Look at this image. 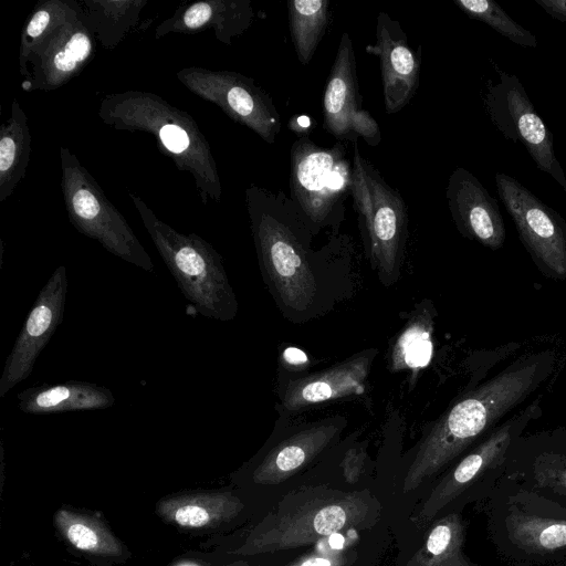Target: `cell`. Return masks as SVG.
<instances>
[{
    "instance_id": "1",
    "label": "cell",
    "mask_w": 566,
    "mask_h": 566,
    "mask_svg": "<svg viewBox=\"0 0 566 566\" xmlns=\"http://www.w3.org/2000/svg\"><path fill=\"white\" fill-rule=\"evenodd\" d=\"M548 358L535 355L511 365L454 403L422 442L403 480V492L417 489L482 437L542 382Z\"/></svg>"
},
{
    "instance_id": "2",
    "label": "cell",
    "mask_w": 566,
    "mask_h": 566,
    "mask_svg": "<svg viewBox=\"0 0 566 566\" xmlns=\"http://www.w3.org/2000/svg\"><path fill=\"white\" fill-rule=\"evenodd\" d=\"M486 528L507 566L566 563V506L503 476L486 499Z\"/></svg>"
},
{
    "instance_id": "3",
    "label": "cell",
    "mask_w": 566,
    "mask_h": 566,
    "mask_svg": "<svg viewBox=\"0 0 566 566\" xmlns=\"http://www.w3.org/2000/svg\"><path fill=\"white\" fill-rule=\"evenodd\" d=\"M247 193L262 268L282 303L303 312L316 295L315 277L301 239L307 218L282 191L253 186Z\"/></svg>"
},
{
    "instance_id": "4",
    "label": "cell",
    "mask_w": 566,
    "mask_h": 566,
    "mask_svg": "<svg viewBox=\"0 0 566 566\" xmlns=\"http://www.w3.org/2000/svg\"><path fill=\"white\" fill-rule=\"evenodd\" d=\"M144 220L178 287L197 312L218 321L232 319L238 303L214 249L197 235L179 234L150 216Z\"/></svg>"
},
{
    "instance_id": "5",
    "label": "cell",
    "mask_w": 566,
    "mask_h": 566,
    "mask_svg": "<svg viewBox=\"0 0 566 566\" xmlns=\"http://www.w3.org/2000/svg\"><path fill=\"white\" fill-rule=\"evenodd\" d=\"M369 511L366 492L316 495L287 512L266 517L234 553L253 555L307 545L365 523Z\"/></svg>"
},
{
    "instance_id": "6",
    "label": "cell",
    "mask_w": 566,
    "mask_h": 566,
    "mask_svg": "<svg viewBox=\"0 0 566 566\" xmlns=\"http://www.w3.org/2000/svg\"><path fill=\"white\" fill-rule=\"evenodd\" d=\"M350 196L374 265L389 277L396 273L407 238L408 210L401 195L353 143Z\"/></svg>"
},
{
    "instance_id": "7",
    "label": "cell",
    "mask_w": 566,
    "mask_h": 566,
    "mask_svg": "<svg viewBox=\"0 0 566 566\" xmlns=\"http://www.w3.org/2000/svg\"><path fill=\"white\" fill-rule=\"evenodd\" d=\"M352 174L353 160L347 157V143L322 147L304 136L291 147L290 197L318 228L342 218L350 195Z\"/></svg>"
},
{
    "instance_id": "8",
    "label": "cell",
    "mask_w": 566,
    "mask_h": 566,
    "mask_svg": "<svg viewBox=\"0 0 566 566\" xmlns=\"http://www.w3.org/2000/svg\"><path fill=\"white\" fill-rule=\"evenodd\" d=\"M533 408L496 427L440 480L419 512L420 525L431 522L460 499L479 501L491 495L504 476L511 446Z\"/></svg>"
},
{
    "instance_id": "9",
    "label": "cell",
    "mask_w": 566,
    "mask_h": 566,
    "mask_svg": "<svg viewBox=\"0 0 566 566\" xmlns=\"http://www.w3.org/2000/svg\"><path fill=\"white\" fill-rule=\"evenodd\" d=\"M484 96L486 112L502 135L521 143L537 168L548 174L565 191L566 176L556 157L553 135L516 75L499 71Z\"/></svg>"
},
{
    "instance_id": "10",
    "label": "cell",
    "mask_w": 566,
    "mask_h": 566,
    "mask_svg": "<svg viewBox=\"0 0 566 566\" xmlns=\"http://www.w3.org/2000/svg\"><path fill=\"white\" fill-rule=\"evenodd\" d=\"M495 185L532 258L548 274L565 279L566 220L515 178L497 172Z\"/></svg>"
},
{
    "instance_id": "11",
    "label": "cell",
    "mask_w": 566,
    "mask_h": 566,
    "mask_svg": "<svg viewBox=\"0 0 566 566\" xmlns=\"http://www.w3.org/2000/svg\"><path fill=\"white\" fill-rule=\"evenodd\" d=\"M323 126L340 143L377 146L381 133L377 120L363 108L352 38L344 32L322 99Z\"/></svg>"
},
{
    "instance_id": "12",
    "label": "cell",
    "mask_w": 566,
    "mask_h": 566,
    "mask_svg": "<svg viewBox=\"0 0 566 566\" xmlns=\"http://www.w3.org/2000/svg\"><path fill=\"white\" fill-rule=\"evenodd\" d=\"M66 291V270L61 265L41 289L7 357L0 377V398L31 375L36 358L62 323Z\"/></svg>"
},
{
    "instance_id": "13",
    "label": "cell",
    "mask_w": 566,
    "mask_h": 566,
    "mask_svg": "<svg viewBox=\"0 0 566 566\" xmlns=\"http://www.w3.org/2000/svg\"><path fill=\"white\" fill-rule=\"evenodd\" d=\"M366 50L379 57L385 111L396 114L411 101L419 86L421 45L413 50L400 23L379 12L376 43Z\"/></svg>"
},
{
    "instance_id": "14",
    "label": "cell",
    "mask_w": 566,
    "mask_h": 566,
    "mask_svg": "<svg viewBox=\"0 0 566 566\" xmlns=\"http://www.w3.org/2000/svg\"><path fill=\"white\" fill-rule=\"evenodd\" d=\"M446 198L462 235L491 250L504 244L505 226L499 203L472 172L457 167L448 179Z\"/></svg>"
},
{
    "instance_id": "15",
    "label": "cell",
    "mask_w": 566,
    "mask_h": 566,
    "mask_svg": "<svg viewBox=\"0 0 566 566\" xmlns=\"http://www.w3.org/2000/svg\"><path fill=\"white\" fill-rule=\"evenodd\" d=\"M73 221L84 234L98 240L111 253L145 271L154 264L125 220L111 208H103L94 192L80 186L72 191Z\"/></svg>"
},
{
    "instance_id": "16",
    "label": "cell",
    "mask_w": 566,
    "mask_h": 566,
    "mask_svg": "<svg viewBox=\"0 0 566 566\" xmlns=\"http://www.w3.org/2000/svg\"><path fill=\"white\" fill-rule=\"evenodd\" d=\"M374 355V350L365 352L325 370L290 381L283 396L284 407L294 411L361 394Z\"/></svg>"
},
{
    "instance_id": "17",
    "label": "cell",
    "mask_w": 566,
    "mask_h": 566,
    "mask_svg": "<svg viewBox=\"0 0 566 566\" xmlns=\"http://www.w3.org/2000/svg\"><path fill=\"white\" fill-rule=\"evenodd\" d=\"M337 426L319 423L301 430L273 448L252 474L258 484H276L314 459L333 439Z\"/></svg>"
},
{
    "instance_id": "18",
    "label": "cell",
    "mask_w": 566,
    "mask_h": 566,
    "mask_svg": "<svg viewBox=\"0 0 566 566\" xmlns=\"http://www.w3.org/2000/svg\"><path fill=\"white\" fill-rule=\"evenodd\" d=\"M17 398L19 409L30 415L98 410L115 403V397L108 388L77 380L27 388Z\"/></svg>"
},
{
    "instance_id": "19",
    "label": "cell",
    "mask_w": 566,
    "mask_h": 566,
    "mask_svg": "<svg viewBox=\"0 0 566 566\" xmlns=\"http://www.w3.org/2000/svg\"><path fill=\"white\" fill-rule=\"evenodd\" d=\"M243 507V502L230 492H191L160 500L156 513L169 524L207 528L231 521Z\"/></svg>"
},
{
    "instance_id": "20",
    "label": "cell",
    "mask_w": 566,
    "mask_h": 566,
    "mask_svg": "<svg viewBox=\"0 0 566 566\" xmlns=\"http://www.w3.org/2000/svg\"><path fill=\"white\" fill-rule=\"evenodd\" d=\"M464 541L465 524L461 513H447L431 525L423 545L407 566H483L464 554Z\"/></svg>"
},
{
    "instance_id": "21",
    "label": "cell",
    "mask_w": 566,
    "mask_h": 566,
    "mask_svg": "<svg viewBox=\"0 0 566 566\" xmlns=\"http://www.w3.org/2000/svg\"><path fill=\"white\" fill-rule=\"evenodd\" d=\"M59 533L76 549L95 556L118 557L125 546L97 516L60 509L54 515Z\"/></svg>"
},
{
    "instance_id": "22",
    "label": "cell",
    "mask_w": 566,
    "mask_h": 566,
    "mask_svg": "<svg viewBox=\"0 0 566 566\" xmlns=\"http://www.w3.org/2000/svg\"><path fill=\"white\" fill-rule=\"evenodd\" d=\"M328 0H292L287 2L291 39L301 64L307 65L325 35L329 23Z\"/></svg>"
},
{
    "instance_id": "23",
    "label": "cell",
    "mask_w": 566,
    "mask_h": 566,
    "mask_svg": "<svg viewBox=\"0 0 566 566\" xmlns=\"http://www.w3.org/2000/svg\"><path fill=\"white\" fill-rule=\"evenodd\" d=\"M432 319L424 311L416 314L398 336L391 354V368L418 370L426 367L432 356Z\"/></svg>"
},
{
    "instance_id": "24",
    "label": "cell",
    "mask_w": 566,
    "mask_h": 566,
    "mask_svg": "<svg viewBox=\"0 0 566 566\" xmlns=\"http://www.w3.org/2000/svg\"><path fill=\"white\" fill-rule=\"evenodd\" d=\"M453 2L468 17L486 23L515 44L526 48L537 46L535 35L514 21L497 2L493 0H454Z\"/></svg>"
},
{
    "instance_id": "25",
    "label": "cell",
    "mask_w": 566,
    "mask_h": 566,
    "mask_svg": "<svg viewBox=\"0 0 566 566\" xmlns=\"http://www.w3.org/2000/svg\"><path fill=\"white\" fill-rule=\"evenodd\" d=\"M91 46V40L86 34L74 33L52 59L54 73L64 75L74 71L88 56Z\"/></svg>"
},
{
    "instance_id": "26",
    "label": "cell",
    "mask_w": 566,
    "mask_h": 566,
    "mask_svg": "<svg viewBox=\"0 0 566 566\" xmlns=\"http://www.w3.org/2000/svg\"><path fill=\"white\" fill-rule=\"evenodd\" d=\"M20 153L18 139L11 134H3L0 140V170L2 180L14 169Z\"/></svg>"
},
{
    "instance_id": "27",
    "label": "cell",
    "mask_w": 566,
    "mask_h": 566,
    "mask_svg": "<svg viewBox=\"0 0 566 566\" xmlns=\"http://www.w3.org/2000/svg\"><path fill=\"white\" fill-rule=\"evenodd\" d=\"M366 454L361 449L348 450L342 461L343 474L348 483H355L363 471Z\"/></svg>"
},
{
    "instance_id": "28",
    "label": "cell",
    "mask_w": 566,
    "mask_h": 566,
    "mask_svg": "<svg viewBox=\"0 0 566 566\" xmlns=\"http://www.w3.org/2000/svg\"><path fill=\"white\" fill-rule=\"evenodd\" d=\"M160 138L166 148L172 153H181L189 144L187 133L176 125H165L160 129Z\"/></svg>"
},
{
    "instance_id": "29",
    "label": "cell",
    "mask_w": 566,
    "mask_h": 566,
    "mask_svg": "<svg viewBox=\"0 0 566 566\" xmlns=\"http://www.w3.org/2000/svg\"><path fill=\"white\" fill-rule=\"evenodd\" d=\"M212 17V7L209 3L200 2L191 6L184 15L185 24L190 28H198L209 21Z\"/></svg>"
},
{
    "instance_id": "30",
    "label": "cell",
    "mask_w": 566,
    "mask_h": 566,
    "mask_svg": "<svg viewBox=\"0 0 566 566\" xmlns=\"http://www.w3.org/2000/svg\"><path fill=\"white\" fill-rule=\"evenodd\" d=\"M554 19L566 22V0H535Z\"/></svg>"
},
{
    "instance_id": "31",
    "label": "cell",
    "mask_w": 566,
    "mask_h": 566,
    "mask_svg": "<svg viewBox=\"0 0 566 566\" xmlns=\"http://www.w3.org/2000/svg\"><path fill=\"white\" fill-rule=\"evenodd\" d=\"M50 22V14L48 11L40 10L31 19L27 28V35L29 38L39 36Z\"/></svg>"
},
{
    "instance_id": "32",
    "label": "cell",
    "mask_w": 566,
    "mask_h": 566,
    "mask_svg": "<svg viewBox=\"0 0 566 566\" xmlns=\"http://www.w3.org/2000/svg\"><path fill=\"white\" fill-rule=\"evenodd\" d=\"M289 127L298 137H304L313 129V122L307 115H295L291 118Z\"/></svg>"
},
{
    "instance_id": "33",
    "label": "cell",
    "mask_w": 566,
    "mask_h": 566,
    "mask_svg": "<svg viewBox=\"0 0 566 566\" xmlns=\"http://www.w3.org/2000/svg\"><path fill=\"white\" fill-rule=\"evenodd\" d=\"M339 563L336 559L323 557V556H310L303 558L290 566H338Z\"/></svg>"
},
{
    "instance_id": "34",
    "label": "cell",
    "mask_w": 566,
    "mask_h": 566,
    "mask_svg": "<svg viewBox=\"0 0 566 566\" xmlns=\"http://www.w3.org/2000/svg\"><path fill=\"white\" fill-rule=\"evenodd\" d=\"M284 359L291 365H302L306 361V356L297 348H289L284 352Z\"/></svg>"
},
{
    "instance_id": "35",
    "label": "cell",
    "mask_w": 566,
    "mask_h": 566,
    "mask_svg": "<svg viewBox=\"0 0 566 566\" xmlns=\"http://www.w3.org/2000/svg\"><path fill=\"white\" fill-rule=\"evenodd\" d=\"M563 566H566V563Z\"/></svg>"
}]
</instances>
